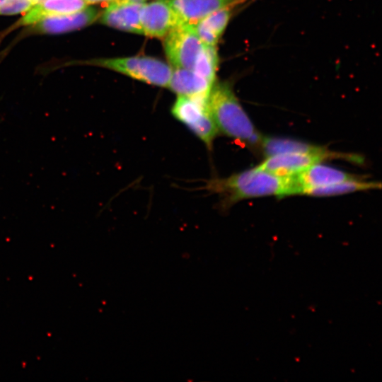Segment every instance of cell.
I'll use <instances>...</instances> for the list:
<instances>
[{"label": "cell", "mask_w": 382, "mask_h": 382, "mask_svg": "<svg viewBox=\"0 0 382 382\" xmlns=\"http://www.w3.org/2000/svg\"><path fill=\"white\" fill-rule=\"evenodd\" d=\"M206 188L221 197L224 207L248 198L301 195L295 175L279 176L257 166L227 178H212Z\"/></svg>", "instance_id": "cell-1"}, {"label": "cell", "mask_w": 382, "mask_h": 382, "mask_svg": "<svg viewBox=\"0 0 382 382\" xmlns=\"http://www.w3.org/2000/svg\"><path fill=\"white\" fill-rule=\"evenodd\" d=\"M208 103L219 132L244 143L258 144L262 136L228 83L215 82Z\"/></svg>", "instance_id": "cell-2"}, {"label": "cell", "mask_w": 382, "mask_h": 382, "mask_svg": "<svg viewBox=\"0 0 382 382\" xmlns=\"http://www.w3.org/2000/svg\"><path fill=\"white\" fill-rule=\"evenodd\" d=\"M208 97L178 96L171 113L211 149L219 130L209 106Z\"/></svg>", "instance_id": "cell-3"}, {"label": "cell", "mask_w": 382, "mask_h": 382, "mask_svg": "<svg viewBox=\"0 0 382 382\" xmlns=\"http://www.w3.org/2000/svg\"><path fill=\"white\" fill-rule=\"evenodd\" d=\"M90 63L161 87L168 88L173 72L172 67L168 64L146 56L102 59Z\"/></svg>", "instance_id": "cell-4"}, {"label": "cell", "mask_w": 382, "mask_h": 382, "mask_svg": "<svg viewBox=\"0 0 382 382\" xmlns=\"http://www.w3.org/2000/svg\"><path fill=\"white\" fill-rule=\"evenodd\" d=\"M164 37V49L170 64L175 69L192 70L203 47L192 25H178Z\"/></svg>", "instance_id": "cell-5"}, {"label": "cell", "mask_w": 382, "mask_h": 382, "mask_svg": "<svg viewBox=\"0 0 382 382\" xmlns=\"http://www.w3.org/2000/svg\"><path fill=\"white\" fill-rule=\"evenodd\" d=\"M333 158L360 161L358 156L335 151L330 154H282L267 156L257 167L279 176H293L312 165Z\"/></svg>", "instance_id": "cell-6"}, {"label": "cell", "mask_w": 382, "mask_h": 382, "mask_svg": "<svg viewBox=\"0 0 382 382\" xmlns=\"http://www.w3.org/2000/svg\"><path fill=\"white\" fill-rule=\"evenodd\" d=\"M142 35L164 37L173 28L183 24L168 0L144 3L140 13Z\"/></svg>", "instance_id": "cell-7"}, {"label": "cell", "mask_w": 382, "mask_h": 382, "mask_svg": "<svg viewBox=\"0 0 382 382\" xmlns=\"http://www.w3.org/2000/svg\"><path fill=\"white\" fill-rule=\"evenodd\" d=\"M144 4L111 1L101 14L100 21L110 27L142 35L140 13Z\"/></svg>", "instance_id": "cell-8"}, {"label": "cell", "mask_w": 382, "mask_h": 382, "mask_svg": "<svg viewBox=\"0 0 382 382\" xmlns=\"http://www.w3.org/2000/svg\"><path fill=\"white\" fill-rule=\"evenodd\" d=\"M182 23L192 25L205 16L225 8L254 0H168Z\"/></svg>", "instance_id": "cell-9"}, {"label": "cell", "mask_w": 382, "mask_h": 382, "mask_svg": "<svg viewBox=\"0 0 382 382\" xmlns=\"http://www.w3.org/2000/svg\"><path fill=\"white\" fill-rule=\"evenodd\" d=\"M98 18V11L93 7H85L78 11L47 17L35 24L37 31L57 34L77 30L88 25Z\"/></svg>", "instance_id": "cell-10"}, {"label": "cell", "mask_w": 382, "mask_h": 382, "mask_svg": "<svg viewBox=\"0 0 382 382\" xmlns=\"http://www.w3.org/2000/svg\"><path fill=\"white\" fill-rule=\"evenodd\" d=\"M295 177L301 187V195L303 190L308 188L326 186L360 178L358 175L323 165L321 163L311 166Z\"/></svg>", "instance_id": "cell-11"}, {"label": "cell", "mask_w": 382, "mask_h": 382, "mask_svg": "<svg viewBox=\"0 0 382 382\" xmlns=\"http://www.w3.org/2000/svg\"><path fill=\"white\" fill-rule=\"evenodd\" d=\"M86 6L84 0H43L26 12L19 24L34 25L47 17L78 11Z\"/></svg>", "instance_id": "cell-12"}, {"label": "cell", "mask_w": 382, "mask_h": 382, "mask_svg": "<svg viewBox=\"0 0 382 382\" xmlns=\"http://www.w3.org/2000/svg\"><path fill=\"white\" fill-rule=\"evenodd\" d=\"M213 85L192 70L175 69L168 88L178 96H209Z\"/></svg>", "instance_id": "cell-13"}, {"label": "cell", "mask_w": 382, "mask_h": 382, "mask_svg": "<svg viewBox=\"0 0 382 382\" xmlns=\"http://www.w3.org/2000/svg\"><path fill=\"white\" fill-rule=\"evenodd\" d=\"M258 144L267 157L282 154H330L333 152L324 146L287 138L262 137Z\"/></svg>", "instance_id": "cell-14"}, {"label": "cell", "mask_w": 382, "mask_h": 382, "mask_svg": "<svg viewBox=\"0 0 382 382\" xmlns=\"http://www.w3.org/2000/svg\"><path fill=\"white\" fill-rule=\"evenodd\" d=\"M231 8L218 10L191 25L203 44L216 46L229 22Z\"/></svg>", "instance_id": "cell-15"}, {"label": "cell", "mask_w": 382, "mask_h": 382, "mask_svg": "<svg viewBox=\"0 0 382 382\" xmlns=\"http://www.w3.org/2000/svg\"><path fill=\"white\" fill-rule=\"evenodd\" d=\"M377 188H381V183L365 181L363 178H358L326 186L308 188L303 190L302 195L313 197H328Z\"/></svg>", "instance_id": "cell-16"}, {"label": "cell", "mask_w": 382, "mask_h": 382, "mask_svg": "<svg viewBox=\"0 0 382 382\" xmlns=\"http://www.w3.org/2000/svg\"><path fill=\"white\" fill-rule=\"evenodd\" d=\"M218 61L216 46L203 44L202 49L198 54L192 70L210 83H214Z\"/></svg>", "instance_id": "cell-17"}, {"label": "cell", "mask_w": 382, "mask_h": 382, "mask_svg": "<svg viewBox=\"0 0 382 382\" xmlns=\"http://www.w3.org/2000/svg\"><path fill=\"white\" fill-rule=\"evenodd\" d=\"M43 0H4L0 4V15H15L28 12Z\"/></svg>", "instance_id": "cell-18"}, {"label": "cell", "mask_w": 382, "mask_h": 382, "mask_svg": "<svg viewBox=\"0 0 382 382\" xmlns=\"http://www.w3.org/2000/svg\"><path fill=\"white\" fill-rule=\"evenodd\" d=\"M86 4H96V3H101V2H111L114 0H84Z\"/></svg>", "instance_id": "cell-19"}, {"label": "cell", "mask_w": 382, "mask_h": 382, "mask_svg": "<svg viewBox=\"0 0 382 382\" xmlns=\"http://www.w3.org/2000/svg\"><path fill=\"white\" fill-rule=\"evenodd\" d=\"M114 1H123V2H129V3L144 4L147 0H114Z\"/></svg>", "instance_id": "cell-20"}, {"label": "cell", "mask_w": 382, "mask_h": 382, "mask_svg": "<svg viewBox=\"0 0 382 382\" xmlns=\"http://www.w3.org/2000/svg\"><path fill=\"white\" fill-rule=\"evenodd\" d=\"M4 0H0V4L4 1Z\"/></svg>", "instance_id": "cell-21"}]
</instances>
